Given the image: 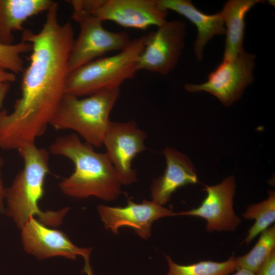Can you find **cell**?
<instances>
[{
	"label": "cell",
	"instance_id": "6da1fadb",
	"mask_svg": "<svg viewBox=\"0 0 275 275\" xmlns=\"http://www.w3.org/2000/svg\"><path fill=\"white\" fill-rule=\"evenodd\" d=\"M58 4L47 11L41 30H23L21 40L32 45L30 63L23 70L21 96L8 113L0 112V148L18 150L35 144L54 116L63 96L68 64L74 42L69 21L59 22Z\"/></svg>",
	"mask_w": 275,
	"mask_h": 275
},
{
	"label": "cell",
	"instance_id": "7a4b0ae2",
	"mask_svg": "<svg viewBox=\"0 0 275 275\" xmlns=\"http://www.w3.org/2000/svg\"><path fill=\"white\" fill-rule=\"evenodd\" d=\"M49 151L68 158L74 165L72 174L59 183L65 195L76 198L93 196L111 201L121 193L122 184L106 153L95 151L76 133L56 138L50 145Z\"/></svg>",
	"mask_w": 275,
	"mask_h": 275
},
{
	"label": "cell",
	"instance_id": "3957f363",
	"mask_svg": "<svg viewBox=\"0 0 275 275\" xmlns=\"http://www.w3.org/2000/svg\"><path fill=\"white\" fill-rule=\"evenodd\" d=\"M18 151L23 161V169L15 177L12 185L6 188L5 212L19 229L31 217L35 216L45 226H59L68 208L43 212L38 206L44 195V181L49 172L48 152L35 144L23 147Z\"/></svg>",
	"mask_w": 275,
	"mask_h": 275
},
{
	"label": "cell",
	"instance_id": "277c9868",
	"mask_svg": "<svg viewBox=\"0 0 275 275\" xmlns=\"http://www.w3.org/2000/svg\"><path fill=\"white\" fill-rule=\"evenodd\" d=\"M119 95L120 88L103 89L83 98L65 94L49 125L56 130H73L86 143L100 147Z\"/></svg>",
	"mask_w": 275,
	"mask_h": 275
},
{
	"label": "cell",
	"instance_id": "5b68a950",
	"mask_svg": "<svg viewBox=\"0 0 275 275\" xmlns=\"http://www.w3.org/2000/svg\"><path fill=\"white\" fill-rule=\"evenodd\" d=\"M146 39L145 35L132 39L116 54L99 58L69 73L65 94L80 97L103 89L120 88L138 71L137 63Z\"/></svg>",
	"mask_w": 275,
	"mask_h": 275
},
{
	"label": "cell",
	"instance_id": "8992f818",
	"mask_svg": "<svg viewBox=\"0 0 275 275\" xmlns=\"http://www.w3.org/2000/svg\"><path fill=\"white\" fill-rule=\"evenodd\" d=\"M72 6V19L78 24L79 33L74 40L68 60V73L112 51H121L131 41L124 32L105 29L102 21L82 9L76 0L67 1Z\"/></svg>",
	"mask_w": 275,
	"mask_h": 275
},
{
	"label": "cell",
	"instance_id": "52a82bcc",
	"mask_svg": "<svg viewBox=\"0 0 275 275\" xmlns=\"http://www.w3.org/2000/svg\"><path fill=\"white\" fill-rule=\"evenodd\" d=\"M84 10L102 22L113 21L125 28L144 30L161 25L167 20L168 11L157 0H76Z\"/></svg>",
	"mask_w": 275,
	"mask_h": 275
},
{
	"label": "cell",
	"instance_id": "ba28073f",
	"mask_svg": "<svg viewBox=\"0 0 275 275\" xmlns=\"http://www.w3.org/2000/svg\"><path fill=\"white\" fill-rule=\"evenodd\" d=\"M255 56L244 50L231 61H222L208 75L206 82L186 84L189 92H206L216 97L226 106L238 100L245 88L254 81Z\"/></svg>",
	"mask_w": 275,
	"mask_h": 275
},
{
	"label": "cell",
	"instance_id": "9c48e42d",
	"mask_svg": "<svg viewBox=\"0 0 275 275\" xmlns=\"http://www.w3.org/2000/svg\"><path fill=\"white\" fill-rule=\"evenodd\" d=\"M186 24L167 21L147 35L144 48L137 63L138 70L166 75L176 66L185 45Z\"/></svg>",
	"mask_w": 275,
	"mask_h": 275
},
{
	"label": "cell",
	"instance_id": "30bf717a",
	"mask_svg": "<svg viewBox=\"0 0 275 275\" xmlns=\"http://www.w3.org/2000/svg\"><path fill=\"white\" fill-rule=\"evenodd\" d=\"M146 138L145 132L133 120L110 122L102 145L122 185L136 181V172L132 168V162L145 149Z\"/></svg>",
	"mask_w": 275,
	"mask_h": 275
},
{
	"label": "cell",
	"instance_id": "8fae6325",
	"mask_svg": "<svg viewBox=\"0 0 275 275\" xmlns=\"http://www.w3.org/2000/svg\"><path fill=\"white\" fill-rule=\"evenodd\" d=\"M235 186L232 176L215 185H206L203 190L207 196L201 205L191 210L176 213V215L195 216L205 219L208 232L234 231L241 222L233 209Z\"/></svg>",
	"mask_w": 275,
	"mask_h": 275
},
{
	"label": "cell",
	"instance_id": "7c38bea8",
	"mask_svg": "<svg viewBox=\"0 0 275 275\" xmlns=\"http://www.w3.org/2000/svg\"><path fill=\"white\" fill-rule=\"evenodd\" d=\"M98 211L106 229L117 234L121 227L127 226L144 239L151 236V226L154 221L176 214L152 200H145L138 204L129 200L124 207L100 205Z\"/></svg>",
	"mask_w": 275,
	"mask_h": 275
},
{
	"label": "cell",
	"instance_id": "4fadbf2b",
	"mask_svg": "<svg viewBox=\"0 0 275 275\" xmlns=\"http://www.w3.org/2000/svg\"><path fill=\"white\" fill-rule=\"evenodd\" d=\"M21 229L24 249L39 259L55 256L75 259L79 255L89 259L91 248L76 246L64 233L47 228L33 216Z\"/></svg>",
	"mask_w": 275,
	"mask_h": 275
},
{
	"label": "cell",
	"instance_id": "5bb4252c",
	"mask_svg": "<svg viewBox=\"0 0 275 275\" xmlns=\"http://www.w3.org/2000/svg\"><path fill=\"white\" fill-rule=\"evenodd\" d=\"M166 161L163 174L154 179L151 185L152 201L163 205L178 188L198 182L196 169L189 158L172 148L163 151Z\"/></svg>",
	"mask_w": 275,
	"mask_h": 275
},
{
	"label": "cell",
	"instance_id": "9a60e30c",
	"mask_svg": "<svg viewBox=\"0 0 275 275\" xmlns=\"http://www.w3.org/2000/svg\"><path fill=\"white\" fill-rule=\"evenodd\" d=\"M159 6L184 16L197 27L198 35L194 43L197 60L201 61L207 43L216 35H225L226 28L220 12L209 15L198 10L189 0H157Z\"/></svg>",
	"mask_w": 275,
	"mask_h": 275
},
{
	"label": "cell",
	"instance_id": "2e32d148",
	"mask_svg": "<svg viewBox=\"0 0 275 275\" xmlns=\"http://www.w3.org/2000/svg\"><path fill=\"white\" fill-rule=\"evenodd\" d=\"M53 3L50 0H0V43H14V33L23 31L28 18L47 11Z\"/></svg>",
	"mask_w": 275,
	"mask_h": 275
},
{
	"label": "cell",
	"instance_id": "e0dca14e",
	"mask_svg": "<svg viewBox=\"0 0 275 275\" xmlns=\"http://www.w3.org/2000/svg\"><path fill=\"white\" fill-rule=\"evenodd\" d=\"M260 0H229L219 12L226 28V41L223 61H231L244 50L243 42L245 16Z\"/></svg>",
	"mask_w": 275,
	"mask_h": 275
},
{
	"label": "cell",
	"instance_id": "ac0fdd59",
	"mask_svg": "<svg viewBox=\"0 0 275 275\" xmlns=\"http://www.w3.org/2000/svg\"><path fill=\"white\" fill-rule=\"evenodd\" d=\"M166 258L169 268L166 275H230L237 269L234 256L224 262L202 261L187 265L177 264L168 256Z\"/></svg>",
	"mask_w": 275,
	"mask_h": 275
},
{
	"label": "cell",
	"instance_id": "d6986e66",
	"mask_svg": "<svg viewBox=\"0 0 275 275\" xmlns=\"http://www.w3.org/2000/svg\"><path fill=\"white\" fill-rule=\"evenodd\" d=\"M242 216L246 219H254V224L248 231L244 241L249 243L255 237L269 228L275 221V194L273 190L268 193L264 201L248 206Z\"/></svg>",
	"mask_w": 275,
	"mask_h": 275
},
{
	"label": "cell",
	"instance_id": "ffe728a7",
	"mask_svg": "<svg viewBox=\"0 0 275 275\" xmlns=\"http://www.w3.org/2000/svg\"><path fill=\"white\" fill-rule=\"evenodd\" d=\"M274 250L275 227L273 226L261 233L257 243L249 253L236 258L237 269L244 268L256 274L262 263Z\"/></svg>",
	"mask_w": 275,
	"mask_h": 275
},
{
	"label": "cell",
	"instance_id": "44dd1931",
	"mask_svg": "<svg viewBox=\"0 0 275 275\" xmlns=\"http://www.w3.org/2000/svg\"><path fill=\"white\" fill-rule=\"evenodd\" d=\"M31 43L21 40L10 45L0 43V69L15 74L23 71L22 54L32 50Z\"/></svg>",
	"mask_w": 275,
	"mask_h": 275
},
{
	"label": "cell",
	"instance_id": "7402d4cb",
	"mask_svg": "<svg viewBox=\"0 0 275 275\" xmlns=\"http://www.w3.org/2000/svg\"><path fill=\"white\" fill-rule=\"evenodd\" d=\"M255 275H275V250L262 263Z\"/></svg>",
	"mask_w": 275,
	"mask_h": 275
},
{
	"label": "cell",
	"instance_id": "603a6c76",
	"mask_svg": "<svg viewBox=\"0 0 275 275\" xmlns=\"http://www.w3.org/2000/svg\"><path fill=\"white\" fill-rule=\"evenodd\" d=\"M16 79V74L4 70L0 69V88L5 84L13 82Z\"/></svg>",
	"mask_w": 275,
	"mask_h": 275
},
{
	"label": "cell",
	"instance_id": "cb8c5ba5",
	"mask_svg": "<svg viewBox=\"0 0 275 275\" xmlns=\"http://www.w3.org/2000/svg\"><path fill=\"white\" fill-rule=\"evenodd\" d=\"M3 160L0 156V211L5 212L4 200L6 198V188L4 187L1 177V168L3 166Z\"/></svg>",
	"mask_w": 275,
	"mask_h": 275
},
{
	"label": "cell",
	"instance_id": "d4e9b609",
	"mask_svg": "<svg viewBox=\"0 0 275 275\" xmlns=\"http://www.w3.org/2000/svg\"><path fill=\"white\" fill-rule=\"evenodd\" d=\"M10 84L7 83L4 85L0 88V108L10 89Z\"/></svg>",
	"mask_w": 275,
	"mask_h": 275
},
{
	"label": "cell",
	"instance_id": "484cf974",
	"mask_svg": "<svg viewBox=\"0 0 275 275\" xmlns=\"http://www.w3.org/2000/svg\"><path fill=\"white\" fill-rule=\"evenodd\" d=\"M237 272L233 275H255V273L244 268H238Z\"/></svg>",
	"mask_w": 275,
	"mask_h": 275
},
{
	"label": "cell",
	"instance_id": "4316f807",
	"mask_svg": "<svg viewBox=\"0 0 275 275\" xmlns=\"http://www.w3.org/2000/svg\"><path fill=\"white\" fill-rule=\"evenodd\" d=\"M84 271L86 273L87 275H94L89 264V260H85Z\"/></svg>",
	"mask_w": 275,
	"mask_h": 275
}]
</instances>
